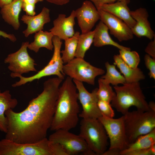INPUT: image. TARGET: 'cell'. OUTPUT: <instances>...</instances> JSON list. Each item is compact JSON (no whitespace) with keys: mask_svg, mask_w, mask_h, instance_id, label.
<instances>
[{"mask_svg":"<svg viewBox=\"0 0 155 155\" xmlns=\"http://www.w3.org/2000/svg\"><path fill=\"white\" fill-rule=\"evenodd\" d=\"M63 80L57 77L43 84L42 92L22 111L5 113L7 124L5 138L21 143L36 142L46 137L55 113L58 92Z\"/></svg>","mask_w":155,"mask_h":155,"instance_id":"obj_1","label":"cell"},{"mask_svg":"<svg viewBox=\"0 0 155 155\" xmlns=\"http://www.w3.org/2000/svg\"><path fill=\"white\" fill-rule=\"evenodd\" d=\"M78 100L75 85L73 79L68 76L59 88L51 131L69 130L76 127L80 114Z\"/></svg>","mask_w":155,"mask_h":155,"instance_id":"obj_2","label":"cell"},{"mask_svg":"<svg viewBox=\"0 0 155 155\" xmlns=\"http://www.w3.org/2000/svg\"><path fill=\"white\" fill-rule=\"evenodd\" d=\"M123 84L113 87L115 96L111 103L112 107L123 115L129 111L132 106L141 111H151L139 82Z\"/></svg>","mask_w":155,"mask_h":155,"instance_id":"obj_3","label":"cell"},{"mask_svg":"<svg viewBox=\"0 0 155 155\" xmlns=\"http://www.w3.org/2000/svg\"><path fill=\"white\" fill-rule=\"evenodd\" d=\"M127 140L129 145L139 137L155 129V112L138 110L129 111L123 115Z\"/></svg>","mask_w":155,"mask_h":155,"instance_id":"obj_4","label":"cell"},{"mask_svg":"<svg viewBox=\"0 0 155 155\" xmlns=\"http://www.w3.org/2000/svg\"><path fill=\"white\" fill-rule=\"evenodd\" d=\"M79 135L96 155H102L107 150L108 137L98 119H82Z\"/></svg>","mask_w":155,"mask_h":155,"instance_id":"obj_5","label":"cell"},{"mask_svg":"<svg viewBox=\"0 0 155 155\" xmlns=\"http://www.w3.org/2000/svg\"><path fill=\"white\" fill-rule=\"evenodd\" d=\"M57 36H54L52 39L54 46V52L52 57L47 65L35 74L29 77H25L22 75H15L14 78L18 77L20 80L12 85L13 87H18L35 80H39L44 77L55 75L63 80L65 75L63 71L64 63L61 55V49L62 42Z\"/></svg>","mask_w":155,"mask_h":155,"instance_id":"obj_6","label":"cell"},{"mask_svg":"<svg viewBox=\"0 0 155 155\" xmlns=\"http://www.w3.org/2000/svg\"><path fill=\"white\" fill-rule=\"evenodd\" d=\"M47 137L30 143H17L5 138L0 140V155H52Z\"/></svg>","mask_w":155,"mask_h":155,"instance_id":"obj_7","label":"cell"},{"mask_svg":"<svg viewBox=\"0 0 155 155\" xmlns=\"http://www.w3.org/2000/svg\"><path fill=\"white\" fill-rule=\"evenodd\" d=\"M63 72L73 80L94 85L96 78L103 75L104 70L94 67L84 58L75 57L64 65Z\"/></svg>","mask_w":155,"mask_h":155,"instance_id":"obj_8","label":"cell"},{"mask_svg":"<svg viewBox=\"0 0 155 155\" xmlns=\"http://www.w3.org/2000/svg\"><path fill=\"white\" fill-rule=\"evenodd\" d=\"M48 140L60 144L68 155L80 153L86 155H96L89 148L86 142L79 135L71 133L69 130L62 129L56 130L49 135Z\"/></svg>","mask_w":155,"mask_h":155,"instance_id":"obj_9","label":"cell"},{"mask_svg":"<svg viewBox=\"0 0 155 155\" xmlns=\"http://www.w3.org/2000/svg\"><path fill=\"white\" fill-rule=\"evenodd\" d=\"M98 119L103 125L109 139V149H117L121 151L128 147L129 144L125 131L123 115L117 119L102 115Z\"/></svg>","mask_w":155,"mask_h":155,"instance_id":"obj_10","label":"cell"},{"mask_svg":"<svg viewBox=\"0 0 155 155\" xmlns=\"http://www.w3.org/2000/svg\"><path fill=\"white\" fill-rule=\"evenodd\" d=\"M28 42L22 43L20 49L17 51L9 54L4 60L5 63L9 64L8 68L12 72L11 77L18 75H22L30 71H37L34 60L28 54L27 48Z\"/></svg>","mask_w":155,"mask_h":155,"instance_id":"obj_11","label":"cell"},{"mask_svg":"<svg viewBox=\"0 0 155 155\" xmlns=\"http://www.w3.org/2000/svg\"><path fill=\"white\" fill-rule=\"evenodd\" d=\"M76 87L78 99L82 110L79 116L82 119H98L102 116L97 104L98 99L97 94L98 88L89 92L82 82L73 80Z\"/></svg>","mask_w":155,"mask_h":155,"instance_id":"obj_12","label":"cell"},{"mask_svg":"<svg viewBox=\"0 0 155 155\" xmlns=\"http://www.w3.org/2000/svg\"><path fill=\"white\" fill-rule=\"evenodd\" d=\"M97 10L100 21L107 27L111 34L119 41H127L133 38L131 29L123 21L101 9Z\"/></svg>","mask_w":155,"mask_h":155,"instance_id":"obj_13","label":"cell"},{"mask_svg":"<svg viewBox=\"0 0 155 155\" xmlns=\"http://www.w3.org/2000/svg\"><path fill=\"white\" fill-rule=\"evenodd\" d=\"M75 12L82 34L91 31L96 23L100 20L98 10L89 0L84 1L81 6L75 10Z\"/></svg>","mask_w":155,"mask_h":155,"instance_id":"obj_14","label":"cell"},{"mask_svg":"<svg viewBox=\"0 0 155 155\" xmlns=\"http://www.w3.org/2000/svg\"><path fill=\"white\" fill-rule=\"evenodd\" d=\"M130 13L136 22L135 26L131 29L133 35L138 38L145 37L150 40L155 37L154 33L148 20L149 15L146 9L140 7L135 10L130 11Z\"/></svg>","mask_w":155,"mask_h":155,"instance_id":"obj_15","label":"cell"},{"mask_svg":"<svg viewBox=\"0 0 155 155\" xmlns=\"http://www.w3.org/2000/svg\"><path fill=\"white\" fill-rule=\"evenodd\" d=\"M74 10L72 11L70 15L67 17L64 14H60L53 21V26L49 31L54 36L61 40L72 36L74 34V26L75 24Z\"/></svg>","mask_w":155,"mask_h":155,"instance_id":"obj_16","label":"cell"},{"mask_svg":"<svg viewBox=\"0 0 155 155\" xmlns=\"http://www.w3.org/2000/svg\"><path fill=\"white\" fill-rule=\"evenodd\" d=\"M21 20L27 25V28L23 32L24 36L27 37L30 34L42 30L44 25L50 22V10L44 7L38 15L34 16L24 15Z\"/></svg>","mask_w":155,"mask_h":155,"instance_id":"obj_17","label":"cell"},{"mask_svg":"<svg viewBox=\"0 0 155 155\" xmlns=\"http://www.w3.org/2000/svg\"><path fill=\"white\" fill-rule=\"evenodd\" d=\"M129 2L130 0H123L113 3L105 4L102 5L99 9L120 19L131 29L135 26L136 22L131 15V10L128 6Z\"/></svg>","mask_w":155,"mask_h":155,"instance_id":"obj_18","label":"cell"},{"mask_svg":"<svg viewBox=\"0 0 155 155\" xmlns=\"http://www.w3.org/2000/svg\"><path fill=\"white\" fill-rule=\"evenodd\" d=\"M108 30V28L101 21L99 22L94 30L93 43L94 46L100 47L110 45L119 50H131L130 48L121 45L114 41L109 35Z\"/></svg>","mask_w":155,"mask_h":155,"instance_id":"obj_19","label":"cell"},{"mask_svg":"<svg viewBox=\"0 0 155 155\" xmlns=\"http://www.w3.org/2000/svg\"><path fill=\"white\" fill-rule=\"evenodd\" d=\"M23 0H13L1 8V13L5 22L16 30L19 28L20 24L19 18L22 8Z\"/></svg>","mask_w":155,"mask_h":155,"instance_id":"obj_20","label":"cell"},{"mask_svg":"<svg viewBox=\"0 0 155 155\" xmlns=\"http://www.w3.org/2000/svg\"><path fill=\"white\" fill-rule=\"evenodd\" d=\"M113 59L114 65L117 66L123 75L126 83L138 82L145 79V75L140 69L138 67L134 69L129 66L119 54L115 55Z\"/></svg>","mask_w":155,"mask_h":155,"instance_id":"obj_21","label":"cell"},{"mask_svg":"<svg viewBox=\"0 0 155 155\" xmlns=\"http://www.w3.org/2000/svg\"><path fill=\"white\" fill-rule=\"evenodd\" d=\"M18 101L12 98L9 90L2 92L0 90V131L6 133L7 124L5 113L9 109H13L17 106Z\"/></svg>","mask_w":155,"mask_h":155,"instance_id":"obj_22","label":"cell"},{"mask_svg":"<svg viewBox=\"0 0 155 155\" xmlns=\"http://www.w3.org/2000/svg\"><path fill=\"white\" fill-rule=\"evenodd\" d=\"M54 36L51 32L42 30L35 33L34 41L29 43L28 48L37 53L40 48L44 47L52 51L54 48L52 39Z\"/></svg>","mask_w":155,"mask_h":155,"instance_id":"obj_23","label":"cell"},{"mask_svg":"<svg viewBox=\"0 0 155 155\" xmlns=\"http://www.w3.org/2000/svg\"><path fill=\"white\" fill-rule=\"evenodd\" d=\"M155 144V129L148 133L139 137L126 149L121 151L120 155H126L128 152L137 150L149 148Z\"/></svg>","mask_w":155,"mask_h":155,"instance_id":"obj_24","label":"cell"},{"mask_svg":"<svg viewBox=\"0 0 155 155\" xmlns=\"http://www.w3.org/2000/svg\"><path fill=\"white\" fill-rule=\"evenodd\" d=\"M80 32L76 31L71 37L67 38L65 41V49L61 51V57L64 63H67L75 58L78 38Z\"/></svg>","mask_w":155,"mask_h":155,"instance_id":"obj_25","label":"cell"},{"mask_svg":"<svg viewBox=\"0 0 155 155\" xmlns=\"http://www.w3.org/2000/svg\"><path fill=\"white\" fill-rule=\"evenodd\" d=\"M105 66L106 73L101 77L104 82L110 84H111L115 86H118L119 84L126 83L124 77L117 70L115 65H111L107 62L105 63Z\"/></svg>","mask_w":155,"mask_h":155,"instance_id":"obj_26","label":"cell"},{"mask_svg":"<svg viewBox=\"0 0 155 155\" xmlns=\"http://www.w3.org/2000/svg\"><path fill=\"white\" fill-rule=\"evenodd\" d=\"M94 33L93 30L79 35L75 53V57L84 58L86 53L93 43Z\"/></svg>","mask_w":155,"mask_h":155,"instance_id":"obj_27","label":"cell"},{"mask_svg":"<svg viewBox=\"0 0 155 155\" xmlns=\"http://www.w3.org/2000/svg\"><path fill=\"white\" fill-rule=\"evenodd\" d=\"M98 84L97 94L98 99L111 103L115 96V92L110 84L104 82L101 78L98 80Z\"/></svg>","mask_w":155,"mask_h":155,"instance_id":"obj_28","label":"cell"},{"mask_svg":"<svg viewBox=\"0 0 155 155\" xmlns=\"http://www.w3.org/2000/svg\"><path fill=\"white\" fill-rule=\"evenodd\" d=\"M119 52L121 57L127 65L133 68L138 67L140 62V58L136 51L123 49L119 50Z\"/></svg>","mask_w":155,"mask_h":155,"instance_id":"obj_29","label":"cell"},{"mask_svg":"<svg viewBox=\"0 0 155 155\" xmlns=\"http://www.w3.org/2000/svg\"><path fill=\"white\" fill-rule=\"evenodd\" d=\"M97 104L102 115L108 118H113L115 113L111 103L98 100Z\"/></svg>","mask_w":155,"mask_h":155,"instance_id":"obj_30","label":"cell"},{"mask_svg":"<svg viewBox=\"0 0 155 155\" xmlns=\"http://www.w3.org/2000/svg\"><path fill=\"white\" fill-rule=\"evenodd\" d=\"M145 64L149 70V75L150 78L155 79V59L148 55L146 54L144 57Z\"/></svg>","mask_w":155,"mask_h":155,"instance_id":"obj_31","label":"cell"},{"mask_svg":"<svg viewBox=\"0 0 155 155\" xmlns=\"http://www.w3.org/2000/svg\"><path fill=\"white\" fill-rule=\"evenodd\" d=\"M49 141V146L52 155H68L66 151L60 144Z\"/></svg>","mask_w":155,"mask_h":155,"instance_id":"obj_32","label":"cell"},{"mask_svg":"<svg viewBox=\"0 0 155 155\" xmlns=\"http://www.w3.org/2000/svg\"><path fill=\"white\" fill-rule=\"evenodd\" d=\"M145 52L153 59H155V37L148 44L145 49Z\"/></svg>","mask_w":155,"mask_h":155,"instance_id":"obj_33","label":"cell"},{"mask_svg":"<svg viewBox=\"0 0 155 155\" xmlns=\"http://www.w3.org/2000/svg\"><path fill=\"white\" fill-rule=\"evenodd\" d=\"M22 8L25 11L27 15L34 16L36 13L35 11V5L26 4L22 2Z\"/></svg>","mask_w":155,"mask_h":155,"instance_id":"obj_34","label":"cell"},{"mask_svg":"<svg viewBox=\"0 0 155 155\" xmlns=\"http://www.w3.org/2000/svg\"><path fill=\"white\" fill-rule=\"evenodd\" d=\"M150 148L146 149L132 151L128 153L126 155H153Z\"/></svg>","mask_w":155,"mask_h":155,"instance_id":"obj_35","label":"cell"},{"mask_svg":"<svg viewBox=\"0 0 155 155\" xmlns=\"http://www.w3.org/2000/svg\"><path fill=\"white\" fill-rule=\"evenodd\" d=\"M91 1L96 7L97 9H100V7L103 4L113 3L116 1L123 0H89Z\"/></svg>","mask_w":155,"mask_h":155,"instance_id":"obj_36","label":"cell"},{"mask_svg":"<svg viewBox=\"0 0 155 155\" xmlns=\"http://www.w3.org/2000/svg\"><path fill=\"white\" fill-rule=\"evenodd\" d=\"M2 36L5 38H7L13 42L16 40V38L13 34H8L6 32L0 30V37Z\"/></svg>","mask_w":155,"mask_h":155,"instance_id":"obj_37","label":"cell"},{"mask_svg":"<svg viewBox=\"0 0 155 155\" xmlns=\"http://www.w3.org/2000/svg\"><path fill=\"white\" fill-rule=\"evenodd\" d=\"M121 150L115 148L109 149L106 150L102 155H120Z\"/></svg>","mask_w":155,"mask_h":155,"instance_id":"obj_38","label":"cell"},{"mask_svg":"<svg viewBox=\"0 0 155 155\" xmlns=\"http://www.w3.org/2000/svg\"><path fill=\"white\" fill-rule=\"evenodd\" d=\"M47 2L59 5H62L68 3L70 0H45Z\"/></svg>","mask_w":155,"mask_h":155,"instance_id":"obj_39","label":"cell"},{"mask_svg":"<svg viewBox=\"0 0 155 155\" xmlns=\"http://www.w3.org/2000/svg\"><path fill=\"white\" fill-rule=\"evenodd\" d=\"M43 1V0H23L22 2L26 4L35 5L37 3L42 2Z\"/></svg>","mask_w":155,"mask_h":155,"instance_id":"obj_40","label":"cell"},{"mask_svg":"<svg viewBox=\"0 0 155 155\" xmlns=\"http://www.w3.org/2000/svg\"><path fill=\"white\" fill-rule=\"evenodd\" d=\"M13 0H0V7L2 8L4 6L10 3Z\"/></svg>","mask_w":155,"mask_h":155,"instance_id":"obj_41","label":"cell"},{"mask_svg":"<svg viewBox=\"0 0 155 155\" xmlns=\"http://www.w3.org/2000/svg\"><path fill=\"white\" fill-rule=\"evenodd\" d=\"M149 107L150 110L155 112V103L153 101H150L148 103Z\"/></svg>","mask_w":155,"mask_h":155,"instance_id":"obj_42","label":"cell"}]
</instances>
